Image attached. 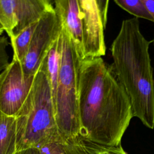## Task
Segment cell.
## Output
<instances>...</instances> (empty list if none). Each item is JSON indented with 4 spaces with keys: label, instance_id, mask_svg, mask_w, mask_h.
I'll return each mask as SVG.
<instances>
[{
    "label": "cell",
    "instance_id": "ffe728a7",
    "mask_svg": "<svg viewBox=\"0 0 154 154\" xmlns=\"http://www.w3.org/2000/svg\"><path fill=\"white\" fill-rule=\"evenodd\" d=\"M4 31V29L3 27L0 25V35H2Z\"/></svg>",
    "mask_w": 154,
    "mask_h": 154
},
{
    "label": "cell",
    "instance_id": "4fadbf2b",
    "mask_svg": "<svg viewBox=\"0 0 154 154\" xmlns=\"http://www.w3.org/2000/svg\"><path fill=\"white\" fill-rule=\"evenodd\" d=\"M37 23L25 28L17 35L10 38L11 45L13 50V59L17 60L21 64L23 63L28 51L31 40Z\"/></svg>",
    "mask_w": 154,
    "mask_h": 154
},
{
    "label": "cell",
    "instance_id": "6da1fadb",
    "mask_svg": "<svg viewBox=\"0 0 154 154\" xmlns=\"http://www.w3.org/2000/svg\"><path fill=\"white\" fill-rule=\"evenodd\" d=\"M78 114L81 138L107 146L121 144L134 117L132 106L112 65L101 57L81 60Z\"/></svg>",
    "mask_w": 154,
    "mask_h": 154
},
{
    "label": "cell",
    "instance_id": "5b68a950",
    "mask_svg": "<svg viewBox=\"0 0 154 154\" xmlns=\"http://www.w3.org/2000/svg\"><path fill=\"white\" fill-rule=\"evenodd\" d=\"M82 26V58L105 55L104 30L107 20L108 0H78Z\"/></svg>",
    "mask_w": 154,
    "mask_h": 154
},
{
    "label": "cell",
    "instance_id": "ac0fdd59",
    "mask_svg": "<svg viewBox=\"0 0 154 154\" xmlns=\"http://www.w3.org/2000/svg\"><path fill=\"white\" fill-rule=\"evenodd\" d=\"M0 25L3 27L4 31H5L7 26V20H6L5 16L1 3H0Z\"/></svg>",
    "mask_w": 154,
    "mask_h": 154
},
{
    "label": "cell",
    "instance_id": "7a4b0ae2",
    "mask_svg": "<svg viewBox=\"0 0 154 154\" xmlns=\"http://www.w3.org/2000/svg\"><path fill=\"white\" fill-rule=\"evenodd\" d=\"M151 41L141 34L138 18L122 21L110 50L114 71L126 91L134 117L154 128V79L149 52Z\"/></svg>",
    "mask_w": 154,
    "mask_h": 154
},
{
    "label": "cell",
    "instance_id": "5bb4252c",
    "mask_svg": "<svg viewBox=\"0 0 154 154\" xmlns=\"http://www.w3.org/2000/svg\"><path fill=\"white\" fill-rule=\"evenodd\" d=\"M114 2L120 8L134 16L135 17L143 18L153 22V18L148 12L143 0H114Z\"/></svg>",
    "mask_w": 154,
    "mask_h": 154
},
{
    "label": "cell",
    "instance_id": "9c48e42d",
    "mask_svg": "<svg viewBox=\"0 0 154 154\" xmlns=\"http://www.w3.org/2000/svg\"><path fill=\"white\" fill-rule=\"evenodd\" d=\"M55 10L63 26L73 40L79 54L82 58V26L78 0H56Z\"/></svg>",
    "mask_w": 154,
    "mask_h": 154
},
{
    "label": "cell",
    "instance_id": "2e32d148",
    "mask_svg": "<svg viewBox=\"0 0 154 154\" xmlns=\"http://www.w3.org/2000/svg\"><path fill=\"white\" fill-rule=\"evenodd\" d=\"M9 42L5 35H0V72H2L10 64L9 55L7 51V47Z\"/></svg>",
    "mask_w": 154,
    "mask_h": 154
},
{
    "label": "cell",
    "instance_id": "52a82bcc",
    "mask_svg": "<svg viewBox=\"0 0 154 154\" xmlns=\"http://www.w3.org/2000/svg\"><path fill=\"white\" fill-rule=\"evenodd\" d=\"M35 75H25L21 63L13 58L0 73V111L16 116L31 89Z\"/></svg>",
    "mask_w": 154,
    "mask_h": 154
},
{
    "label": "cell",
    "instance_id": "8992f818",
    "mask_svg": "<svg viewBox=\"0 0 154 154\" xmlns=\"http://www.w3.org/2000/svg\"><path fill=\"white\" fill-rule=\"evenodd\" d=\"M63 25L52 6L38 20L34 31L27 54L22 63L23 74L35 75L43 59L59 38Z\"/></svg>",
    "mask_w": 154,
    "mask_h": 154
},
{
    "label": "cell",
    "instance_id": "d6986e66",
    "mask_svg": "<svg viewBox=\"0 0 154 154\" xmlns=\"http://www.w3.org/2000/svg\"><path fill=\"white\" fill-rule=\"evenodd\" d=\"M16 154H40V152L38 149L32 148L17 151Z\"/></svg>",
    "mask_w": 154,
    "mask_h": 154
},
{
    "label": "cell",
    "instance_id": "8fae6325",
    "mask_svg": "<svg viewBox=\"0 0 154 154\" xmlns=\"http://www.w3.org/2000/svg\"><path fill=\"white\" fill-rule=\"evenodd\" d=\"M61 55V37L52 46L43 59L40 67L45 72L51 88L52 99L55 93L59 73Z\"/></svg>",
    "mask_w": 154,
    "mask_h": 154
},
{
    "label": "cell",
    "instance_id": "3957f363",
    "mask_svg": "<svg viewBox=\"0 0 154 154\" xmlns=\"http://www.w3.org/2000/svg\"><path fill=\"white\" fill-rule=\"evenodd\" d=\"M17 152L40 149L62 138L58 131L50 84L40 67L31 89L15 116Z\"/></svg>",
    "mask_w": 154,
    "mask_h": 154
},
{
    "label": "cell",
    "instance_id": "277c9868",
    "mask_svg": "<svg viewBox=\"0 0 154 154\" xmlns=\"http://www.w3.org/2000/svg\"><path fill=\"white\" fill-rule=\"evenodd\" d=\"M57 84L53 102L58 133L64 140L78 138L80 134L78 114L79 74L82 60L73 40L63 26Z\"/></svg>",
    "mask_w": 154,
    "mask_h": 154
},
{
    "label": "cell",
    "instance_id": "30bf717a",
    "mask_svg": "<svg viewBox=\"0 0 154 154\" xmlns=\"http://www.w3.org/2000/svg\"><path fill=\"white\" fill-rule=\"evenodd\" d=\"M16 117L0 111V154H16Z\"/></svg>",
    "mask_w": 154,
    "mask_h": 154
},
{
    "label": "cell",
    "instance_id": "e0dca14e",
    "mask_svg": "<svg viewBox=\"0 0 154 154\" xmlns=\"http://www.w3.org/2000/svg\"><path fill=\"white\" fill-rule=\"evenodd\" d=\"M148 12L151 15L154 22V0H143Z\"/></svg>",
    "mask_w": 154,
    "mask_h": 154
},
{
    "label": "cell",
    "instance_id": "7402d4cb",
    "mask_svg": "<svg viewBox=\"0 0 154 154\" xmlns=\"http://www.w3.org/2000/svg\"></svg>",
    "mask_w": 154,
    "mask_h": 154
},
{
    "label": "cell",
    "instance_id": "44dd1931",
    "mask_svg": "<svg viewBox=\"0 0 154 154\" xmlns=\"http://www.w3.org/2000/svg\"><path fill=\"white\" fill-rule=\"evenodd\" d=\"M151 43H153V46H154V38H153V40L151 41Z\"/></svg>",
    "mask_w": 154,
    "mask_h": 154
},
{
    "label": "cell",
    "instance_id": "7c38bea8",
    "mask_svg": "<svg viewBox=\"0 0 154 154\" xmlns=\"http://www.w3.org/2000/svg\"><path fill=\"white\" fill-rule=\"evenodd\" d=\"M40 154H88L80 137L73 140L62 138L39 149Z\"/></svg>",
    "mask_w": 154,
    "mask_h": 154
},
{
    "label": "cell",
    "instance_id": "ba28073f",
    "mask_svg": "<svg viewBox=\"0 0 154 154\" xmlns=\"http://www.w3.org/2000/svg\"><path fill=\"white\" fill-rule=\"evenodd\" d=\"M15 26L12 35L16 36L22 31L35 23L53 5L48 0H11Z\"/></svg>",
    "mask_w": 154,
    "mask_h": 154
},
{
    "label": "cell",
    "instance_id": "9a60e30c",
    "mask_svg": "<svg viewBox=\"0 0 154 154\" xmlns=\"http://www.w3.org/2000/svg\"><path fill=\"white\" fill-rule=\"evenodd\" d=\"M82 140L88 154H127L121 144L118 146H107Z\"/></svg>",
    "mask_w": 154,
    "mask_h": 154
}]
</instances>
